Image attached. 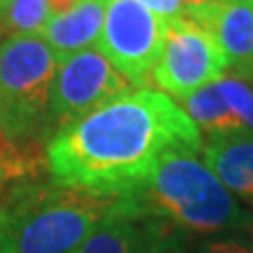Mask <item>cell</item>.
<instances>
[{
  "mask_svg": "<svg viewBox=\"0 0 253 253\" xmlns=\"http://www.w3.org/2000/svg\"><path fill=\"white\" fill-rule=\"evenodd\" d=\"M9 179L17 181V171L13 165V156H11V144L6 139H0V190Z\"/></svg>",
  "mask_w": 253,
  "mask_h": 253,
  "instance_id": "obj_17",
  "label": "cell"
},
{
  "mask_svg": "<svg viewBox=\"0 0 253 253\" xmlns=\"http://www.w3.org/2000/svg\"><path fill=\"white\" fill-rule=\"evenodd\" d=\"M141 6H146L148 11H152L161 19H175L186 15L188 6L184 4V0H137Z\"/></svg>",
  "mask_w": 253,
  "mask_h": 253,
  "instance_id": "obj_16",
  "label": "cell"
},
{
  "mask_svg": "<svg viewBox=\"0 0 253 253\" xmlns=\"http://www.w3.org/2000/svg\"><path fill=\"white\" fill-rule=\"evenodd\" d=\"M108 0H81L70 11L55 15L44 23L41 36L53 49L57 61L72 57L99 42Z\"/></svg>",
  "mask_w": 253,
  "mask_h": 253,
  "instance_id": "obj_9",
  "label": "cell"
},
{
  "mask_svg": "<svg viewBox=\"0 0 253 253\" xmlns=\"http://www.w3.org/2000/svg\"><path fill=\"white\" fill-rule=\"evenodd\" d=\"M217 89L230 110L241 118V123L253 131V89L241 78H219Z\"/></svg>",
  "mask_w": 253,
  "mask_h": 253,
  "instance_id": "obj_14",
  "label": "cell"
},
{
  "mask_svg": "<svg viewBox=\"0 0 253 253\" xmlns=\"http://www.w3.org/2000/svg\"><path fill=\"white\" fill-rule=\"evenodd\" d=\"M0 139H2V135H0Z\"/></svg>",
  "mask_w": 253,
  "mask_h": 253,
  "instance_id": "obj_21",
  "label": "cell"
},
{
  "mask_svg": "<svg viewBox=\"0 0 253 253\" xmlns=\"http://www.w3.org/2000/svg\"><path fill=\"white\" fill-rule=\"evenodd\" d=\"M205 165L230 192L253 203V131L209 139L203 146Z\"/></svg>",
  "mask_w": 253,
  "mask_h": 253,
  "instance_id": "obj_10",
  "label": "cell"
},
{
  "mask_svg": "<svg viewBox=\"0 0 253 253\" xmlns=\"http://www.w3.org/2000/svg\"><path fill=\"white\" fill-rule=\"evenodd\" d=\"M49 19L51 11L46 0H6L0 32H9L11 36L36 34Z\"/></svg>",
  "mask_w": 253,
  "mask_h": 253,
  "instance_id": "obj_13",
  "label": "cell"
},
{
  "mask_svg": "<svg viewBox=\"0 0 253 253\" xmlns=\"http://www.w3.org/2000/svg\"><path fill=\"white\" fill-rule=\"evenodd\" d=\"M116 196L19 179L0 201V253H74Z\"/></svg>",
  "mask_w": 253,
  "mask_h": 253,
  "instance_id": "obj_2",
  "label": "cell"
},
{
  "mask_svg": "<svg viewBox=\"0 0 253 253\" xmlns=\"http://www.w3.org/2000/svg\"><path fill=\"white\" fill-rule=\"evenodd\" d=\"M181 104H184L186 112L194 121V125L201 126L209 139L247 131V126L241 123V118L232 112L230 106L221 97L217 83H211L199 91L190 93L188 97L181 99Z\"/></svg>",
  "mask_w": 253,
  "mask_h": 253,
  "instance_id": "obj_12",
  "label": "cell"
},
{
  "mask_svg": "<svg viewBox=\"0 0 253 253\" xmlns=\"http://www.w3.org/2000/svg\"><path fill=\"white\" fill-rule=\"evenodd\" d=\"M49 2V11H51V17H55V15H61L70 11L74 4H78L81 0H46Z\"/></svg>",
  "mask_w": 253,
  "mask_h": 253,
  "instance_id": "obj_19",
  "label": "cell"
},
{
  "mask_svg": "<svg viewBox=\"0 0 253 253\" xmlns=\"http://www.w3.org/2000/svg\"><path fill=\"white\" fill-rule=\"evenodd\" d=\"M0 34H2V32H0Z\"/></svg>",
  "mask_w": 253,
  "mask_h": 253,
  "instance_id": "obj_22",
  "label": "cell"
},
{
  "mask_svg": "<svg viewBox=\"0 0 253 253\" xmlns=\"http://www.w3.org/2000/svg\"><path fill=\"white\" fill-rule=\"evenodd\" d=\"M188 4H205V2H211V0H186Z\"/></svg>",
  "mask_w": 253,
  "mask_h": 253,
  "instance_id": "obj_20",
  "label": "cell"
},
{
  "mask_svg": "<svg viewBox=\"0 0 253 253\" xmlns=\"http://www.w3.org/2000/svg\"><path fill=\"white\" fill-rule=\"evenodd\" d=\"M59 61L41 34L0 44V135L11 144L46 146V110Z\"/></svg>",
  "mask_w": 253,
  "mask_h": 253,
  "instance_id": "obj_4",
  "label": "cell"
},
{
  "mask_svg": "<svg viewBox=\"0 0 253 253\" xmlns=\"http://www.w3.org/2000/svg\"><path fill=\"white\" fill-rule=\"evenodd\" d=\"M203 150L201 131L169 95L139 89L70 123L44 146L55 181L104 196L137 190L163 156Z\"/></svg>",
  "mask_w": 253,
  "mask_h": 253,
  "instance_id": "obj_1",
  "label": "cell"
},
{
  "mask_svg": "<svg viewBox=\"0 0 253 253\" xmlns=\"http://www.w3.org/2000/svg\"><path fill=\"white\" fill-rule=\"evenodd\" d=\"M228 70L224 51L205 28L188 15L169 19L163 53L152 72V81L177 99L217 83Z\"/></svg>",
  "mask_w": 253,
  "mask_h": 253,
  "instance_id": "obj_7",
  "label": "cell"
},
{
  "mask_svg": "<svg viewBox=\"0 0 253 253\" xmlns=\"http://www.w3.org/2000/svg\"><path fill=\"white\" fill-rule=\"evenodd\" d=\"M133 213L169 221L179 230L213 234L251 226V217L194 152H171L137 190L118 196Z\"/></svg>",
  "mask_w": 253,
  "mask_h": 253,
  "instance_id": "obj_3",
  "label": "cell"
},
{
  "mask_svg": "<svg viewBox=\"0 0 253 253\" xmlns=\"http://www.w3.org/2000/svg\"><path fill=\"white\" fill-rule=\"evenodd\" d=\"M148 219H150V236L144 253H186L179 228L161 217L148 215Z\"/></svg>",
  "mask_w": 253,
  "mask_h": 253,
  "instance_id": "obj_15",
  "label": "cell"
},
{
  "mask_svg": "<svg viewBox=\"0 0 253 253\" xmlns=\"http://www.w3.org/2000/svg\"><path fill=\"white\" fill-rule=\"evenodd\" d=\"M133 86L99 49H84L59 61L46 110V141L61 126L99 110Z\"/></svg>",
  "mask_w": 253,
  "mask_h": 253,
  "instance_id": "obj_5",
  "label": "cell"
},
{
  "mask_svg": "<svg viewBox=\"0 0 253 253\" xmlns=\"http://www.w3.org/2000/svg\"><path fill=\"white\" fill-rule=\"evenodd\" d=\"M167 19L137 0H108L99 51L133 86H146L163 53Z\"/></svg>",
  "mask_w": 253,
  "mask_h": 253,
  "instance_id": "obj_6",
  "label": "cell"
},
{
  "mask_svg": "<svg viewBox=\"0 0 253 253\" xmlns=\"http://www.w3.org/2000/svg\"><path fill=\"white\" fill-rule=\"evenodd\" d=\"M196 253H251V249L245 247L239 241H217V243L205 245Z\"/></svg>",
  "mask_w": 253,
  "mask_h": 253,
  "instance_id": "obj_18",
  "label": "cell"
},
{
  "mask_svg": "<svg viewBox=\"0 0 253 253\" xmlns=\"http://www.w3.org/2000/svg\"><path fill=\"white\" fill-rule=\"evenodd\" d=\"M148 236V215L133 213L116 196L112 207L74 253H144Z\"/></svg>",
  "mask_w": 253,
  "mask_h": 253,
  "instance_id": "obj_11",
  "label": "cell"
},
{
  "mask_svg": "<svg viewBox=\"0 0 253 253\" xmlns=\"http://www.w3.org/2000/svg\"><path fill=\"white\" fill-rule=\"evenodd\" d=\"M186 15L213 34L234 78H253V0L188 4Z\"/></svg>",
  "mask_w": 253,
  "mask_h": 253,
  "instance_id": "obj_8",
  "label": "cell"
}]
</instances>
